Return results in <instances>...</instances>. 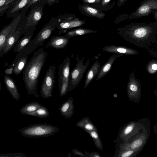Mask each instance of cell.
I'll return each instance as SVG.
<instances>
[{"label": "cell", "instance_id": "obj_29", "mask_svg": "<svg viewBox=\"0 0 157 157\" xmlns=\"http://www.w3.org/2000/svg\"><path fill=\"white\" fill-rule=\"evenodd\" d=\"M143 141L141 139H138L135 141L131 146V148L132 149L136 148L141 145Z\"/></svg>", "mask_w": 157, "mask_h": 157}, {"label": "cell", "instance_id": "obj_31", "mask_svg": "<svg viewBox=\"0 0 157 157\" xmlns=\"http://www.w3.org/2000/svg\"><path fill=\"white\" fill-rule=\"evenodd\" d=\"M133 128V127L132 125H129L125 129L124 131V133L125 134H128L130 133L132 130Z\"/></svg>", "mask_w": 157, "mask_h": 157}, {"label": "cell", "instance_id": "obj_7", "mask_svg": "<svg viewBox=\"0 0 157 157\" xmlns=\"http://www.w3.org/2000/svg\"><path fill=\"white\" fill-rule=\"evenodd\" d=\"M70 59L67 56L59 67L58 87L61 97H63L67 93L70 75Z\"/></svg>", "mask_w": 157, "mask_h": 157}, {"label": "cell", "instance_id": "obj_41", "mask_svg": "<svg viewBox=\"0 0 157 157\" xmlns=\"http://www.w3.org/2000/svg\"><path fill=\"white\" fill-rule=\"evenodd\" d=\"M2 89L1 82H0V90H1Z\"/></svg>", "mask_w": 157, "mask_h": 157}, {"label": "cell", "instance_id": "obj_6", "mask_svg": "<svg viewBox=\"0 0 157 157\" xmlns=\"http://www.w3.org/2000/svg\"><path fill=\"white\" fill-rule=\"evenodd\" d=\"M84 59L83 57L81 59H79L78 55H76L77 62L75 67L70 74L67 93L70 92L77 86L85 73L90 63V59L89 58L84 64Z\"/></svg>", "mask_w": 157, "mask_h": 157}, {"label": "cell", "instance_id": "obj_10", "mask_svg": "<svg viewBox=\"0 0 157 157\" xmlns=\"http://www.w3.org/2000/svg\"><path fill=\"white\" fill-rule=\"evenodd\" d=\"M58 23L56 28L59 29L58 34L64 33L72 28L80 26L85 22L76 17L74 14L59 15L58 17Z\"/></svg>", "mask_w": 157, "mask_h": 157}, {"label": "cell", "instance_id": "obj_20", "mask_svg": "<svg viewBox=\"0 0 157 157\" xmlns=\"http://www.w3.org/2000/svg\"><path fill=\"white\" fill-rule=\"evenodd\" d=\"M100 65L99 62L96 60L90 67L86 76L84 89H85L92 80L96 77L99 71Z\"/></svg>", "mask_w": 157, "mask_h": 157}, {"label": "cell", "instance_id": "obj_4", "mask_svg": "<svg viewBox=\"0 0 157 157\" xmlns=\"http://www.w3.org/2000/svg\"><path fill=\"white\" fill-rule=\"evenodd\" d=\"M47 1L40 0L30 6L31 8L28 14L22 18L17 27L22 35L34 33L43 15V8Z\"/></svg>", "mask_w": 157, "mask_h": 157}, {"label": "cell", "instance_id": "obj_12", "mask_svg": "<svg viewBox=\"0 0 157 157\" xmlns=\"http://www.w3.org/2000/svg\"><path fill=\"white\" fill-rule=\"evenodd\" d=\"M22 35L19 29L17 28L15 31L8 38L4 48L0 52V58L7 54L14 47Z\"/></svg>", "mask_w": 157, "mask_h": 157}, {"label": "cell", "instance_id": "obj_19", "mask_svg": "<svg viewBox=\"0 0 157 157\" xmlns=\"http://www.w3.org/2000/svg\"><path fill=\"white\" fill-rule=\"evenodd\" d=\"M79 10L85 15L102 19L105 16V14L98 10L87 5L83 4L78 6Z\"/></svg>", "mask_w": 157, "mask_h": 157}, {"label": "cell", "instance_id": "obj_14", "mask_svg": "<svg viewBox=\"0 0 157 157\" xmlns=\"http://www.w3.org/2000/svg\"><path fill=\"white\" fill-rule=\"evenodd\" d=\"M157 9L156 0H148L142 4L136 10L133 15L140 17L148 15L153 9Z\"/></svg>", "mask_w": 157, "mask_h": 157}, {"label": "cell", "instance_id": "obj_18", "mask_svg": "<svg viewBox=\"0 0 157 157\" xmlns=\"http://www.w3.org/2000/svg\"><path fill=\"white\" fill-rule=\"evenodd\" d=\"M61 114L66 118L71 117L74 114V100L72 97L62 104L59 108Z\"/></svg>", "mask_w": 157, "mask_h": 157}, {"label": "cell", "instance_id": "obj_21", "mask_svg": "<svg viewBox=\"0 0 157 157\" xmlns=\"http://www.w3.org/2000/svg\"><path fill=\"white\" fill-rule=\"evenodd\" d=\"M33 33H27L19 40L13 47L14 52L18 53L25 47L31 40Z\"/></svg>", "mask_w": 157, "mask_h": 157}, {"label": "cell", "instance_id": "obj_8", "mask_svg": "<svg viewBox=\"0 0 157 157\" xmlns=\"http://www.w3.org/2000/svg\"><path fill=\"white\" fill-rule=\"evenodd\" d=\"M30 7H25L16 16L13 18L11 22L3 27L0 31V52L3 49L9 36L15 31L17 26L22 18L26 15Z\"/></svg>", "mask_w": 157, "mask_h": 157}, {"label": "cell", "instance_id": "obj_22", "mask_svg": "<svg viewBox=\"0 0 157 157\" xmlns=\"http://www.w3.org/2000/svg\"><path fill=\"white\" fill-rule=\"evenodd\" d=\"M97 31L87 29L79 28L71 30L67 32L64 35L66 38L70 39L72 37L80 35H82L87 34L98 33Z\"/></svg>", "mask_w": 157, "mask_h": 157}, {"label": "cell", "instance_id": "obj_40", "mask_svg": "<svg viewBox=\"0 0 157 157\" xmlns=\"http://www.w3.org/2000/svg\"><path fill=\"white\" fill-rule=\"evenodd\" d=\"M67 157H71V155L70 153H68V155L67 156Z\"/></svg>", "mask_w": 157, "mask_h": 157}, {"label": "cell", "instance_id": "obj_2", "mask_svg": "<svg viewBox=\"0 0 157 157\" xmlns=\"http://www.w3.org/2000/svg\"><path fill=\"white\" fill-rule=\"evenodd\" d=\"M117 33L123 40L141 48L146 47L156 40V31L151 26L137 25L118 29Z\"/></svg>", "mask_w": 157, "mask_h": 157}, {"label": "cell", "instance_id": "obj_9", "mask_svg": "<svg viewBox=\"0 0 157 157\" xmlns=\"http://www.w3.org/2000/svg\"><path fill=\"white\" fill-rule=\"evenodd\" d=\"M56 66L51 65L45 75L41 86L40 92L41 97L48 98L52 97L55 82Z\"/></svg>", "mask_w": 157, "mask_h": 157}, {"label": "cell", "instance_id": "obj_34", "mask_svg": "<svg viewBox=\"0 0 157 157\" xmlns=\"http://www.w3.org/2000/svg\"><path fill=\"white\" fill-rule=\"evenodd\" d=\"M133 153V151L132 150L129 151L124 153L121 155L122 157H128L130 156Z\"/></svg>", "mask_w": 157, "mask_h": 157}, {"label": "cell", "instance_id": "obj_1", "mask_svg": "<svg viewBox=\"0 0 157 157\" xmlns=\"http://www.w3.org/2000/svg\"><path fill=\"white\" fill-rule=\"evenodd\" d=\"M47 56V52L43 48L36 51L22 72V79L28 94L36 98L39 96L37 91L38 78Z\"/></svg>", "mask_w": 157, "mask_h": 157}, {"label": "cell", "instance_id": "obj_26", "mask_svg": "<svg viewBox=\"0 0 157 157\" xmlns=\"http://www.w3.org/2000/svg\"><path fill=\"white\" fill-rule=\"evenodd\" d=\"M75 126L81 128L86 131H91L93 130V125L89 121L87 117H84L79 121L75 124Z\"/></svg>", "mask_w": 157, "mask_h": 157}, {"label": "cell", "instance_id": "obj_16", "mask_svg": "<svg viewBox=\"0 0 157 157\" xmlns=\"http://www.w3.org/2000/svg\"><path fill=\"white\" fill-rule=\"evenodd\" d=\"M69 39L64 36H52L46 44V47H52L56 49L63 48L68 44Z\"/></svg>", "mask_w": 157, "mask_h": 157}, {"label": "cell", "instance_id": "obj_23", "mask_svg": "<svg viewBox=\"0 0 157 157\" xmlns=\"http://www.w3.org/2000/svg\"><path fill=\"white\" fill-rule=\"evenodd\" d=\"M42 105L37 102L28 103L23 106L20 109V113L23 115H28L35 111Z\"/></svg>", "mask_w": 157, "mask_h": 157}, {"label": "cell", "instance_id": "obj_35", "mask_svg": "<svg viewBox=\"0 0 157 157\" xmlns=\"http://www.w3.org/2000/svg\"><path fill=\"white\" fill-rule=\"evenodd\" d=\"M59 2V0H47V3L48 6H51L54 3H57Z\"/></svg>", "mask_w": 157, "mask_h": 157}, {"label": "cell", "instance_id": "obj_30", "mask_svg": "<svg viewBox=\"0 0 157 157\" xmlns=\"http://www.w3.org/2000/svg\"><path fill=\"white\" fill-rule=\"evenodd\" d=\"M72 153L75 155H78L80 157H85L82 152L76 149H73L72 150Z\"/></svg>", "mask_w": 157, "mask_h": 157}, {"label": "cell", "instance_id": "obj_38", "mask_svg": "<svg viewBox=\"0 0 157 157\" xmlns=\"http://www.w3.org/2000/svg\"><path fill=\"white\" fill-rule=\"evenodd\" d=\"M111 0H102L101 5L103 6H105Z\"/></svg>", "mask_w": 157, "mask_h": 157}, {"label": "cell", "instance_id": "obj_13", "mask_svg": "<svg viewBox=\"0 0 157 157\" xmlns=\"http://www.w3.org/2000/svg\"><path fill=\"white\" fill-rule=\"evenodd\" d=\"M31 0H17L12 3L6 12V16L13 18L17 16Z\"/></svg>", "mask_w": 157, "mask_h": 157}, {"label": "cell", "instance_id": "obj_36", "mask_svg": "<svg viewBox=\"0 0 157 157\" xmlns=\"http://www.w3.org/2000/svg\"><path fill=\"white\" fill-rule=\"evenodd\" d=\"M90 134L92 137L94 139H97L98 138L97 133L94 131L90 132Z\"/></svg>", "mask_w": 157, "mask_h": 157}, {"label": "cell", "instance_id": "obj_28", "mask_svg": "<svg viewBox=\"0 0 157 157\" xmlns=\"http://www.w3.org/2000/svg\"><path fill=\"white\" fill-rule=\"evenodd\" d=\"M147 71L149 73L154 74L156 73L157 70V61L152 59L148 63L146 67Z\"/></svg>", "mask_w": 157, "mask_h": 157}, {"label": "cell", "instance_id": "obj_27", "mask_svg": "<svg viewBox=\"0 0 157 157\" xmlns=\"http://www.w3.org/2000/svg\"><path fill=\"white\" fill-rule=\"evenodd\" d=\"M17 0H0V18L8 10L13 3Z\"/></svg>", "mask_w": 157, "mask_h": 157}, {"label": "cell", "instance_id": "obj_32", "mask_svg": "<svg viewBox=\"0 0 157 157\" xmlns=\"http://www.w3.org/2000/svg\"><path fill=\"white\" fill-rule=\"evenodd\" d=\"M13 67H8L5 71V73L7 75H11L13 72Z\"/></svg>", "mask_w": 157, "mask_h": 157}, {"label": "cell", "instance_id": "obj_42", "mask_svg": "<svg viewBox=\"0 0 157 157\" xmlns=\"http://www.w3.org/2000/svg\"><path fill=\"white\" fill-rule=\"evenodd\" d=\"M155 18L157 19V13L156 12L155 14Z\"/></svg>", "mask_w": 157, "mask_h": 157}, {"label": "cell", "instance_id": "obj_25", "mask_svg": "<svg viewBox=\"0 0 157 157\" xmlns=\"http://www.w3.org/2000/svg\"><path fill=\"white\" fill-rule=\"evenodd\" d=\"M49 115V113L48 109L42 105L35 111L29 115L40 118H45L48 117Z\"/></svg>", "mask_w": 157, "mask_h": 157}, {"label": "cell", "instance_id": "obj_43", "mask_svg": "<svg viewBox=\"0 0 157 157\" xmlns=\"http://www.w3.org/2000/svg\"></svg>", "mask_w": 157, "mask_h": 157}, {"label": "cell", "instance_id": "obj_39", "mask_svg": "<svg viewBox=\"0 0 157 157\" xmlns=\"http://www.w3.org/2000/svg\"><path fill=\"white\" fill-rule=\"evenodd\" d=\"M125 0H119L120 3H121L123 2Z\"/></svg>", "mask_w": 157, "mask_h": 157}, {"label": "cell", "instance_id": "obj_37", "mask_svg": "<svg viewBox=\"0 0 157 157\" xmlns=\"http://www.w3.org/2000/svg\"><path fill=\"white\" fill-rule=\"evenodd\" d=\"M39 0H31L26 6H28L30 7L31 5L36 3Z\"/></svg>", "mask_w": 157, "mask_h": 157}, {"label": "cell", "instance_id": "obj_11", "mask_svg": "<svg viewBox=\"0 0 157 157\" xmlns=\"http://www.w3.org/2000/svg\"><path fill=\"white\" fill-rule=\"evenodd\" d=\"M104 51L116 54L132 55L137 54L139 52L134 49L124 46L115 45L105 46L102 48Z\"/></svg>", "mask_w": 157, "mask_h": 157}, {"label": "cell", "instance_id": "obj_15", "mask_svg": "<svg viewBox=\"0 0 157 157\" xmlns=\"http://www.w3.org/2000/svg\"><path fill=\"white\" fill-rule=\"evenodd\" d=\"M122 56V55L120 54H113L111 56L100 68L99 71L96 77V80L97 81L101 79L108 74L116 59Z\"/></svg>", "mask_w": 157, "mask_h": 157}, {"label": "cell", "instance_id": "obj_24", "mask_svg": "<svg viewBox=\"0 0 157 157\" xmlns=\"http://www.w3.org/2000/svg\"><path fill=\"white\" fill-rule=\"evenodd\" d=\"M28 57L25 56L20 59L14 65L13 73L19 75L22 72L27 63Z\"/></svg>", "mask_w": 157, "mask_h": 157}, {"label": "cell", "instance_id": "obj_17", "mask_svg": "<svg viewBox=\"0 0 157 157\" xmlns=\"http://www.w3.org/2000/svg\"><path fill=\"white\" fill-rule=\"evenodd\" d=\"M4 83L12 98L16 101H19L20 95L14 80L6 75L3 76Z\"/></svg>", "mask_w": 157, "mask_h": 157}, {"label": "cell", "instance_id": "obj_5", "mask_svg": "<svg viewBox=\"0 0 157 157\" xmlns=\"http://www.w3.org/2000/svg\"><path fill=\"white\" fill-rule=\"evenodd\" d=\"M59 130L58 127L44 123L29 125L20 129L19 132L22 136L30 138H38L52 136Z\"/></svg>", "mask_w": 157, "mask_h": 157}, {"label": "cell", "instance_id": "obj_3", "mask_svg": "<svg viewBox=\"0 0 157 157\" xmlns=\"http://www.w3.org/2000/svg\"><path fill=\"white\" fill-rule=\"evenodd\" d=\"M58 23V17L52 18L40 30L35 37L27 46L16 55L13 61L9 67H13L14 64L21 58L30 54L43 43L55 31Z\"/></svg>", "mask_w": 157, "mask_h": 157}, {"label": "cell", "instance_id": "obj_33", "mask_svg": "<svg viewBox=\"0 0 157 157\" xmlns=\"http://www.w3.org/2000/svg\"><path fill=\"white\" fill-rule=\"evenodd\" d=\"M101 0H82L84 2L86 3H98L100 2Z\"/></svg>", "mask_w": 157, "mask_h": 157}]
</instances>
